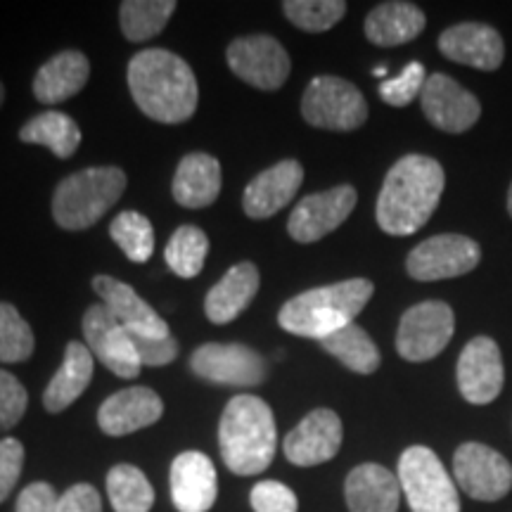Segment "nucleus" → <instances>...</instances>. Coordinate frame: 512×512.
<instances>
[{"mask_svg":"<svg viewBox=\"0 0 512 512\" xmlns=\"http://www.w3.org/2000/svg\"><path fill=\"white\" fill-rule=\"evenodd\" d=\"M107 496L114 512H150L155 505V489L136 465H114L107 472Z\"/></svg>","mask_w":512,"mask_h":512,"instance_id":"nucleus-32","label":"nucleus"},{"mask_svg":"<svg viewBox=\"0 0 512 512\" xmlns=\"http://www.w3.org/2000/svg\"><path fill=\"white\" fill-rule=\"evenodd\" d=\"M34 330L15 304L0 302V363H24L34 356Z\"/></svg>","mask_w":512,"mask_h":512,"instance_id":"nucleus-35","label":"nucleus"},{"mask_svg":"<svg viewBox=\"0 0 512 512\" xmlns=\"http://www.w3.org/2000/svg\"><path fill=\"white\" fill-rule=\"evenodd\" d=\"M230 72L259 91H278L292 72L287 50L268 34L240 36L226 50Z\"/></svg>","mask_w":512,"mask_h":512,"instance_id":"nucleus-10","label":"nucleus"},{"mask_svg":"<svg viewBox=\"0 0 512 512\" xmlns=\"http://www.w3.org/2000/svg\"><path fill=\"white\" fill-rule=\"evenodd\" d=\"M164 415V401L150 387H128L100 406L98 425L110 437H126L155 425Z\"/></svg>","mask_w":512,"mask_h":512,"instance_id":"nucleus-22","label":"nucleus"},{"mask_svg":"<svg viewBox=\"0 0 512 512\" xmlns=\"http://www.w3.org/2000/svg\"><path fill=\"white\" fill-rule=\"evenodd\" d=\"M24 467V446L15 437L0 439V503L15 489Z\"/></svg>","mask_w":512,"mask_h":512,"instance_id":"nucleus-40","label":"nucleus"},{"mask_svg":"<svg viewBox=\"0 0 512 512\" xmlns=\"http://www.w3.org/2000/svg\"><path fill=\"white\" fill-rule=\"evenodd\" d=\"M29 406V394L24 384L8 370H0V432L12 430L24 418Z\"/></svg>","mask_w":512,"mask_h":512,"instance_id":"nucleus-38","label":"nucleus"},{"mask_svg":"<svg viewBox=\"0 0 512 512\" xmlns=\"http://www.w3.org/2000/svg\"><path fill=\"white\" fill-rule=\"evenodd\" d=\"M126 79L138 110L159 124H183L200 102L192 67L166 48H147L133 55Z\"/></svg>","mask_w":512,"mask_h":512,"instance_id":"nucleus-1","label":"nucleus"},{"mask_svg":"<svg viewBox=\"0 0 512 512\" xmlns=\"http://www.w3.org/2000/svg\"><path fill=\"white\" fill-rule=\"evenodd\" d=\"M176 8L174 0H124L119 5L121 34L133 43L150 41L162 34Z\"/></svg>","mask_w":512,"mask_h":512,"instance_id":"nucleus-31","label":"nucleus"},{"mask_svg":"<svg viewBox=\"0 0 512 512\" xmlns=\"http://www.w3.org/2000/svg\"><path fill=\"white\" fill-rule=\"evenodd\" d=\"M190 370L200 380L223 387H259L268 375V363L247 344L209 342L192 351Z\"/></svg>","mask_w":512,"mask_h":512,"instance_id":"nucleus-9","label":"nucleus"},{"mask_svg":"<svg viewBox=\"0 0 512 512\" xmlns=\"http://www.w3.org/2000/svg\"><path fill=\"white\" fill-rule=\"evenodd\" d=\"M57 512H102V498L91 484H74L60 496Z\"/></svg>","mask_w":512,"mask_h":512,"instance_id":"nucleus-42","label":"nucleus"},{"mask_svg":"<svg viewBox=\"0 0 512 512\" xmlns=\"http://www.w3.org/2000/svg\"><path fill=\"white\" fill-rule=\"evenodd\" d=\"M446 176L437 159L406 155L384 176L375 216L384 233L403 238L432 219L444 192Z\"/></svg>","mask_w":512,"mask_h":512,"instance_id":"nucleus-2","label":"nucleus"},{"mask_svg":"<svg viewBox=\"0 0 512 512\" xmlns=\"http://www.w3.org/2000/svg\"><path fill=\"white\" fill-rule=\"evenodd\" d=\"M306 124L323 131H356L366 124L368 102L354 83L339 76H316L302 98Z\"/></svg>","mask_w":512,"mask_h":512,"instance_id":"nucleus-7","label":"nucleus"},{"mask_svg":"<svg viewBox=\"0 0 512 512\" xmlns=\"http://www.w3.org/2000/svg\"><path fill=\"white\" fill-rule=\"evenodd\" d=\"M420 105L427 121L444 133H465L477 124L482 105L477 95L465 91L446 74L427 76L420 93Z\"/></svg>","mask_w":512,"mask_h":512,"instance_id":"nucleus-16","label":"nucleus"},{"mask_svg":"<svg viewBox=\"0 0 512 512\" xmlns=\"http://www.w3.org/2000/svg\"><path fill=\"white\" fill-rule=\"evenodd\" d=\"M91 79V62L81 50H60L38 69L34 76V95L43 105H57L74 98Z\"/></svg>","mask_w":512,"mask_h":512,"instance_id":"nucleus-25","label":"nucleus"},{"mask_svg":"<svg viewBox=\"0 0 512 512\" xmlns=\"http://www.w3.org/2000/svg\"><path fill=\"white\" fill-rule=\"evenodd\" d=\"M458 389L467 403L486 406L503 392L505 368L498 344L491 337H475L458 358Z\"/></svg>","mask_w":512,"mask_h":512,"instance_id":"nucleus-15","label":"nucleus"},{"mask_svg":"<svg viewBox=\"0 0 512 512\" xmlns=\"http://www.w3.org/2000/svg\"><path fill=\"white\" fill-rule=\"evenodd\" d=\"M133 347H136V354L140 358V366H150V368H159V366H169V363L176 361L178 356V342L174 337H143V335H133Z\"/></svg>","mask_w":512,"mask_h":512,"instance_id":"nucleus-41","label":"nucleus"},{"mask_svg":"<svg viewBox=\"0 0 512 512\" xmlns=\"http://www.w3.org/2000/svg\"><path fill=\"white\" fill-rule=\"evenodd\" d=\"M320 347L330 356H335L344 368L358 375L375 373L382 363L380 349L358 323H351L347 328L337 330L335 335L320 339Z\"/></svg>","mask_w":512,"mask_h":512,"instance_id":"nucleus-30","label":"nucleus"},{"mask_svg":"<svg viewBox=\"0 0 512 512\" xmlns=\"http://www.w3.org/2000/svg\"><path fill=\"white\" fill-rule=\"evenodd\" d=\"M439 50L446 60L467 64V67L496 72L503 64L505 46L494 27L479 22H463L448 27L439 36Z\"/></svg>","mask_w":512,"mask_h":512,"instance_id":"nucleus-19","label":"nucleus"},{"mask_svg":"<svg viewBox=\"0 0 512 512\" xmlns=\"http://www.w3.org/2000/svg\"><path fill=\"white\" fill-rule=\"evenodd\" d=\"M219 494L216 467L202 451H185L171 465V498L178 512H209Z\"/></svg>","mask_w":512,"mask_h":512,"instance_id":"nucleus-21","label":"nucleus"},{"mask_svg":"<svg viewBox=\"0 0 512 512\" xmlns=\"http://www.w3.org/2000/svg\"><path fill=\"white\" fill-rule=\"evenodd\" d=\"M508 211H510V216H512V185H510V190H508Z\"/></svg>","mask_w":512,"mask_h":512,"instance_id":"nucleus-46","label":"nucleus"},{"mask_svg":"<svg viewBox=\"0 0 512 512\" xmlns=\"http://www.w3.org/2000/svg\"><path fill=\"white\" fill-rule=\"evenodd\" d=\"M453 475L460 489L475 501L494 503L510 494L512 465L491 446L467 441L453 456Z\"/></svg>","mask_w":512,"mask_h":512,"instance_id":"nucleus-13","label":"nucleus"},{"mask_svg":"<svg viewBox=\"0 0 512 512\" xmlns=\"http://www.w3.org/2000/svg\"><path fill=\"white\" fill-rule=\"evenodd\" d=\"M375 76H380V79H384V76H387V69L377 67V69H375Z\"/></svg>","mask_w":512,"mask_h":512,"instance_id":"nucleus-44","label":"nucleus"},{"mask_svg":"<svg viewBox=\"0 0 512 512\" xmlns=\"http://www.w3.org/2000/svg\"><path fill=\"white\" fill-rule=\"evenodd\" d=\"M81 328L86 347L107 370H112L121 380H133L140 375L143 366H140L136 347H133L131 332L112 316L105 304L88 306L83 313Z\"/></svg>","mask_w":512,"mask_h":512,"instance_id":"nucleus-12","label":"nucleus"},{"mask_svg":"<svg viewBox=\"0 0 512 512\" xmlns=\"http://www.w3.org/2000/svg\"><path fill=\"white\" fill-rule=\"evenodd\" d=\"M344 439L342 420L330 408H316L283 441L285 458L292 465L313 467L328 463L339 453Z\"/></svg>","mask_w":512,"mask_h":512,"instance_id":"nucleus-17","label":"nucleus"},{"mask_svg":"<svg viewBox=\"0 0 512 512\" xmlns=\"http://www.w3.org/2000/svg\"><path fill=\"white\" fill-rule=\"evenodd\" d=\"M302 181V164L297 159H283L249 181L245 195H242V209L249 219H271L294 200V195L302 188Z\"/></svg>","mask_w":512,"mask_h":512,"instance_id":"nucleus-18","label":"nucleus"},{"mask_svg":"<svg viewBox=\"0 0 512 512\" xmlns=\"http://www.w3.org/2000/svg\"><path fill=\"white\" fill-rule=\"evenodd\" d=\"M427 81V72L420 62L406 64V69L396 76L380 83V98L392 107H406L422 93Z\"/></svg>","mask_w":512,"mask_h":512,"instance_id":"nucleus-37","label":"nucleus"},{"mask_svg":"<svg viewBox=\"0 0 512 512\" xmlns=\"http://www.w3.org/2000/svg\"><path fill=\"white\" fill-rule=\"evenodd\" d=\"M427 17L418 5L392 0L377 5L366 17V36L370 43L380 48H394L411 43L425 31Z\"/></svg>","mask_w":512,"mask_h":512,"instance_id":"nucleus-28","label":"nucleus"},{"mask_svg":"<svg viewBox=\"0 0 512 512\" xmlns=\"http://www.w3.org/2000/svg\"><path fill=\"white\" fill-rule=\"evenodd\" d=\"M283 12L297 29L323 34L347 15V3L344 0H285Z\"/></svg>","mask_w":512,"mask_h":512,"instance_id":"nucleus-36","label":"nucleus"},{"mask_svg":"<svg viewBox=\"0 0 512 512\" xmlns=\"http://www.w3.org/2000/svg\"><path fill=\"white\" fill-rule=\"evenodd\" d=\"M3 102H5V86L3 81H0V107H3Z\"/></svg>","mask_w":512,"mask_h":512,"instance_id":"nucleus-45","label":"nucleus"},{"mask_svg":"<svg viewBox=\"0 0 512 512\" xmlns=\"http://www.w3.org/2000/svg\"><path fill=\"white\" fill-rule=\"evenodd\" d=\"M456 330V316L446 302H420L401 316L396 332V351L411 363H425L437 358L451 342Z\"/></svg>","mask_w":512,"mask_h":512,"instance_id":"nucleus-8","label":"nucleus"},{"mask_svg":"<svg viewBox=\"0 0 512 512\" xmlns=\"http://www.w3.org/2000/svg\"><path fill=\"white\" fill-rule=\"evenodd\" d=\"M344 496L349 512H399L401 484L387 467L366 463L349 472Z\"/></svg>","mask_w":512,"mask_h":512,"instance_id":"nucleus-24","label":"nucleus"},{"mask_svg":"<svg viewBox=\"0 0 512 512\" xmlns=\"http://www.w3.org/2000/svg\"><path fill=\"white\" fill-rule=\"evenodd\" d=\"M252 510L254 512H297L299 501L297 494L290 489V486L273 482V479H266V482H259L252 489Z\"/></svg>","mask_w":512,"mask_h":512,"instance_id":"nucleus-39","label":"nucleus"},{"mask_svg":"<svg viewBox=\"0 0 512 512\" xmlns=\"http://www.w3.org/2000/svg\"><path fill=\"white\" fill-rule=\"evenodd\" d=\"M223 463L233 475L252 477L273 463L278 430L271 406L254 394H238L223 408L219 422Z\"/></svg>","mask_w":512,"mask_h":512,"instance_id":"nucleus-3","label":"nucleus"},{"mask_svg":"<svg viewBox=\"0 0 512 512\" xmlns=\"http://www.w3.org/2000/svg\"><path fill=\"white\" fill-rule=\"evenodd\" d=\"M261 275L252 261H240L207 292L204 313L214 325L233 323L259 294Z\"/></svg>","mask_w":512,"mask_h":512,"instance_id":"nucleus-23","label":"nucleus"},{"mask_svg":"<svg viewBox=\"0 0 512 512\" xmlns=\"http://www.w3.org/2000/svg\"><path fill=\"white\" fill-rule=\"evenodd\" d=\"M128 185L119 166H91L60 181L53 192V219L64 230H86L121 200Z\"/></svg>","mask_w":512,"mask_h":512,"instance_id":"nucleus-5","label":"nucleus"},{"mask_svg":"<svg viewBox=\"0 0 512 512\" xmlns=\"http://www.w3.org/2000/svg\"><path fill=\"white\" fill-rule=\"evenodd\" d=\"M373 294L375 285L366 278L313 287L283 304L278 323L290 335L320 342V339L335 335L337 330L356 323V316L366 309Z\"/></svg>","mask_w":512,"mask_h":512,"instance_id":"nucleus-4","label":"nucleus"},{"mask_svg":"<svg viewBox=\"0 0 512 512\" xmlns=\"http://www.w3.org/2000/svg\"><path fill=\"white\" fill-rule=\"evenodd\" d=\"M399 484L411 512H460L458 486L427 446H411L399 458Z\"/></svg>","mask_w":512,"mask_h":512,"instance_id":"nucleus-6","label":"nucleus"},{"mask_svg":"<svg viewBox=\"0 0 512 512\" xmlns=\"http://www.w3.org/2000/svg\"><path fill=\"white\" fill-rule=\"evenodd\" d=\"M19 140L27 145L48 147L57 159H69L81 145V128L69 114L48 110L31 117L19 128Z\"/></svg>","mask_w":512,"mask_h":512,"instance_id":"nucleus-29","label":"nucleus"},{"mask_svg":"<svg viewBox=\"0 0 512 512\" xmlns=\"http://www.w3.org/2000/svg\"><path fill=\"white\" fill-rule=\"evenodd\" d=\"M93 368L95 356L91 354V349L81 342H69L67 349H64L60 370L43 392V408L48 413H62L64 408L72 406L91 384Z\"/></svg>","mask_w":512,"mask_h":512,"instance_id":"nucleus-27","label":"nucleus"},{"mask_svg":"<svg viewBox=\"0 0 512 512\" xmlns=\"http://www.w3.org/2000/svg\"><path fill=\"white\" fill-rule=\"evenodd\" d=\"M93 290L128 332L155 339L169 337V323L128 283H121L112 275H95Z\"/></svg>","mask_w":512,"mask_h":512,"instance_id":"nucleus-20","label":"nucleus"},{"mask_svg":"<svg viewBox=\"0 0 512 512\" xmlns=\"http://www.w3.org/2000/svg\"><path fill=\"white\" fill-rule=\"evenodd\" d=\"M223 174L219 159L207 152H190L178 162L171 192L174 200L185 209H204L221 195Z\"/></svg>","mask_w":512,"mask_h":512,"instance_id":"nucleus-26","label":"nucleus"},{"mask_svg":"<svg viewBox=\"0 0 512 512\" xmlns=\"http://www.w3.org/2000/svg\"><path fill=\"white\" fill-rule=\"evenodd\" d=\"M209 254V238L202 228L181 226L171 235L169 245L164 249L166 266L174 271L178 278H195L202 273L204 261Z\"/></svg>","mask_w":512,"mask_h":512,"instance_id":"nucleus-33","label":"nucleus"},{"mask_svg":"<svg viewBox=\"0 0 512 512\" xmlns=\"http://www.w3.org/2000/svg\"><path fill=\"white\" fill-rule=\"evenodd\" d=\"M479 261H482V249L475 240L446 233L420 242L408 254L406 271L413 280L434 283V280L460 278V275L475 271Z\"/></svg>","mask_w":512,"mask_h":512,"instance_id":"nucleus-11","label":"nucleus"},{"mask_svg":"<svg viewBox=\"0 0 512 512\" xmlns=\"http://www.w3.org/2000/svg\"><path fill=\"white\" fill-rule=\"evenodd\" d=\"M356 202V188L347 183L325 192H316V195H306L290 214L287 233L292 235V240L302 242V245L323 240L325 235H330L332 230H337L349 219Z\"/></svg>","mask_w":512,"mask_h":512,"instance_id":"nucleus-14","label":"nucleus"},{"mask_svg":"<svg viewBox=\"0 0 512 512\" xmlns=\"http://www.w3.org/2000/svg\"><path fill=\"white\" fill-rule=\"evenodd\" d=\"M112 240L133 264H145L155 254V228L138 211H121L110 226Z\"/></svg>","mask_w":512,"mask_h":512,"instance_id":"nucleus-34","label":"nucleus"},{"mask_svg":"<svg viewBox=\"0 0 512 512\" xmlns=\"http://www.w3.org/2000/svg\"><path fill=\"white\" fill-rule=\"evenodd\" d=\"M60 496L46 482H34L22 491L17 498L15 512H57Z\"/></svg>","mask_w":512,"mask_h":512,"instance_id":"nucleus-43","label":"nucleus"}]
</instances>
